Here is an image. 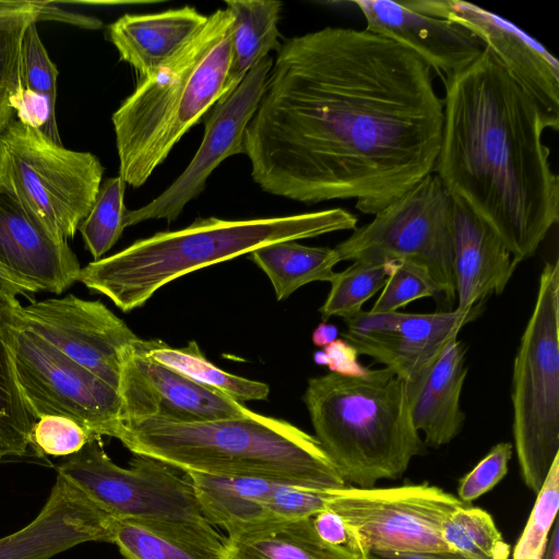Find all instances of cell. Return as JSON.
I'll list each match as a JSON object with an SVG mask.
<instances>
[{
    "label": "cell",
    "instance_id": "38",
    "mask_svg": "<svg viewBox=\"0 0 559 559\" xmlns=\"http://www.w3.org/2000/svg\"><path fill=\"white\" fill-rule=\"evenodd\" d=\"M32 22L0 25V133L14 119L10 96L21 82L20 52L23 35ZM37 23V22H36Z\"/></svg>",
    "mask_w": 559,
    "mask_h": 559
},
{
    "label": "cell",
    "instance_id": "35",
    "mask_svg": "<svg viewBox=\"0 0 559 559\" xmlns=\"http://www.w3.org/2000/svg\"><path fill=\"white\" fill-rule=\"evenodd\" d=\"M385 264L388 277L370 312H394L424 297L441 298L438 287L421 269L405 261Z\"/></svg>",
    "mask_w": 559,
    "mask_h": 559
},
{
    "label": "cell",
    "instance_id": "14",
    "mask_svg": "<svg viewBox=\"0 0 559 559\" xmlns=\"http://www.w3.org/2000/svg\"><path fill=\"white\" fill-rule=\"evenodd\" d=\"M273 66L267 56L257 63L237 88L214 105L205 121L202 142L181 175L144 206L127 211L124 227L147 219H177L185 206L204 189L212 171L227 157L245 153L243 138Z\"/></svg>",
    "mask_w": 559,
    "mask_h": 559
},
{
    "label": "cell",
    "instance_id": "12",
    "mask_svg": "<svg viewBox=\"0 0 559 559\" xmlns=\"http://www.w3.org/2000/svg\"><path fill=\"white\" fill-rule=\"evenodd\" d=\"M326 509L338 514L366 551L449 550L443 521L466 506L429 483L389 488L328 490Z\"/></svg>",
    "mask_w": 559,
    "mask_h": 559
},
{
    "label": "cell",
    "instance_id": "36",
    "mask_svg": "<svg viewBox=\"0 0 559 559\" xmlns=\"http://www.w3.org/2000/svg\"><path fill=\"white\" fill-rule=\"evenodd\" d=\"M94 437L76 421L57 415L35 420L29 436L33 455L38 459L69 456L79 452Z\"/></svg>",
    "mask_w": 559,
    "mask_h": 559
},
{
    "label": "cell",
    "instance_id": "32",
    "mask_svg": "<svg viewBox=\"0 0 559 559\" xmlns=\"http://www.w3.org/2000/svg\"><path fill=\"white\" fill-rule=\"evenodd\" d=\"M126 186L119 175L103 181L90 213L79 226L78 230L94 261L114 247L126 228Z\"/></svg>",
    "mask_w": 559,
    "mask_h": 559
},
{
    "label": "cell",
    "instance_id": "41",
    "mask_svg": "<svg viewBox=\"0 0 559 559\" xmlns=\"http://www.w3.org/2000/svg\"><path fill=\"white\" fill-rule=\"evenodd\" d=\"M60 21L84 27L87 17L63 11L46 1L0 0V25L20 22Z\"/></svg>",
    "mask_w": 559,
    "mask_h": 559
},
{
    "label": "cell",
    "instance_id": "31",
    "mask_svg": "<svg viewBox=\"0 0 559 559\" xmlns=\"http://www.w3.org/2000/svg\"><path fill=\"white\" fill-rule=\"evenodd\" d=\"M441 537L449 550L469 559H509L510 545L503 539L491 515L468 504L452 512L441 525Z\"/></svg>",
    "mask_w": 559,
    "mask_h": 559
},
{
    "label": "cell",
    "instance_id": "44",
    "mask_svg": "<svg viewBox=\"0 0 559 559\" xmlns=\"http://www.w3.org/2000/svg\"><path fill=\"white\" fill-rule=\"evenodd\" d=\"M367 559H469L451 550L440 551H376L367 554Z\"/></svg>",
    "mask_w": 559,
    "mask_h": 559
},
{
    "label": "cell",
    "instance_id": "8",
    "mask_svg": "<svg viewBox=\"0 0 559 559\" xmlns=\"http://www.w3.org/2000/svg\"><path fill=\"white\" fill-rule=\"evenodd\" d=\"M104 171L94 154L66 148L17 119L0 133V182L59 240L74 237L95 202Z\"/></svg>",
    "mask_w": 559,
    "mask_h": 559
},
{
    "label": "cell",
    "instance_id": "23",
    "mask_svg": "<svg viewBox=\"0 0 559 559\" xmlns=\"http://www.w3.org/2000/svg\"><path fill=\"white\" fill-rule=\"evenodd\" d=\"M465 354L463 343L454 338L417 379L405 382L412 421L424 435L425 445L448 444L463 428L460 399L467 374Z\"/></svg>",
    "mask_w": 559,
    "mask_h": 559
},
{
    "label": "cell",
    "instance_id": "33",
    "mask_svg": "<svg viewBox=\"0 0 559 559\" xmlns=\"http://www.w3.org/2000/svg\"><path fill=\"white\" fill-rule=\"evenodd\" d=\"M386 264L353 262L342 272L335 273L329 295L319 312L326 320L332 316L348 319L361 311L362 305L385 284Z\"/></svg>",
    "mask_w": 559,
    "mask_h": 559
},
{
    "label": "cell",
    "instance_id": "45",
    "mask_svg": "<svg viewBox=\"0 0 559 559\" xmlns=\"http://www.w3.org/2000/svg\"><path fill=\"white\" fill-rule=\"evenodd\" d=\"M0 288L15 296L22 295L27 298H32L34 294L39 292L34 286L15 276L2 264H0Z\"/></svg>",
    "mask_w": 559,
    "mask_h": 559
},
{
    "label": "cell",
    "instance_id": "28",
    "mask_svg": "<svg viewBox=\"0 0 559 559\" xmlns=\"http://www.w3.org/2000/svg\"><path fill=\"white\" fill-rule=\"evenodd\" d=\"M250 259L267 275L276 299L284 300L312 282H331L341 259L333 248L308 247L295 240L261 247Z\"/></svg>",
    "mask_w": 559,
    "mask_h": 559
},
{
    "label": "cell",
    "instance_id": "1",
    "mask_svg": "<svg viewBox=\"0 0 559 559\" xmlns=\"http://www.w3.org/2000/svg\"><path fill=\"white\" fill-rule=\"evenodd\" d=\"M442 123L419 57L366 28L328 26L281 45L243 147L263 191L354 200L376 215L433 173Z\"/></svg>",
    "mask_w": 559,
    "mask_h": 559
},
{
    "label": "cell",
    "instance_id": "9",
    "mask_svg": "<svg viewBox=\"0 0 559 559\" xmlns=\"http://www.w3.org/2000/svg\"><path fill=\"white\" fill-rule=\"evenodd\" d=\"M341 261L408 262L425 271L451 307L455 300L452 195L430 174L402 197L356 227L334 248Z\"/></svg>",
    "mask_w": 559,
    "mask_h": 559
},
{
    "label": "cell",
    "instance_id": "43",
    "mask_svg": "<svg viewBox=\"0 0 559 559\" xmlns=\"http://www.w3.org/2000/svg\"><path fill=\"white\" fill-rule=\"evenodd\" d=\"M357 350L345 340H335L322 350L314 353L313 359L318 365L328 366L330 372L342 376H361L367 368L358 361Z\"/></svg>",
    "mask_w": 559,
    "mask_h": 559
},
{
    "label": "cell",
    "instance_id": "30",
    "mask_svg": "<svg viewBox=\"0 0 559 559\" xmlns=\"http://www.w3.org/2000/svg\"><path fill=\"white\" fill-rule=\"evenodd\" d=\"M16 300L15 295L0 288V462L28 455L31 429L35 421L23 401L3 340L5 312Z\"/></svg>",
    "mask_w": 559,
    "mask_h": 559
},
{
    "label": "cell",
    "instance_id": "2",
    "mask_svg": "<svg viewBox=\"0 0 559 559\" xmlns=\"http://www.w3.org/2000/svg\"><path fill=\"white\" fill-rule=\"evenodd\" d=\"M442 80L433 174L520 263L535 254L559 218V177L543 141L546 129L558 131L559 123L486 47L473 63Z\"/></svg>",
    "mask_w": 559,
    "mask_h": 559
},
{
    "label": "cell",
    "instance_id": "47",
    "mask_svg": "<svg viewBox=\"0 0 559 559\" xmlns=\"http://www.w3.org/2000/svg\"><path fill=\"white\" fill-rule=\"evenodd\" d=\"M544 559H559V525L555 522Z\"/></svg>",
    "mask_w": 559,
    "mask_h": 559
},
{
    "label": "cell",
    "instance_id": "4",
    "mask_svg": "<svg viewBox=\"0 0 559 559\" xmlns=\"http://www.w3.org/2000/svg\"><path fill=\"white\" fill-rule=\"evenodd\" d=\"M356 227V215L341 207L251 219L199 217L185 228L156 233L88 263L78 281L130 312L160 287L191 272L275 242Z\"/></svg>",
    "mask_w": 559,
    "mask_h": 559
},
{
    "label": "cell",
    "instance_id": "40",
    "mask_svg": "<svg viewBox=\"0 0 559 559\" xmlns=\"http://www.w3.org/2000/svg\"><path fill=\"white\" fill-rule=\"evenodd\" d=\"M56 96L26 88L22 83L10 96V106L17 120L39 130L52 142L62 145L55 115Z\"/></svg>",
    "mask_w": 559,
    "mask_h": 559
},
{
    "label": "cell",
    "instance_id": "15",
    "mask_svg": "<svg viewBox=\"0 0 559 559\" xmlns=\"http://www.w3.org/2000/svg\"><path fill=\"white\" fill-rule=\"evenodd\" d=\"M481 305L469 311L431 313L360 311L344 319L342 334L359 355L391 370L405 382L417 379L442 353L464 325L480 314Z\"/></svg>",
    "mask_w": 559,
    "mask_h": 559
},
{
    "label": "cell",
    "instance_id": "34",
    "mask_svg": "<svg viewBox=\"0 0 559 559\" xmlns=\"http://www.w3.org/2000/svg\"><path fill=\"white\" fill-rule=\"evenodd\" d=\"M558 508L559 457L554 461L537 492L527 523L513 549L512 559H544Z\"/></svg>",
    "mask_w": 559,
    "mask_h": 559
},
{
    "label": "cell",
    "instance_id": "13",
    "mask_svg": "<svg viewBox=\"0 0 559 559\" xmlns=\"http://www.w3.org/2000/svg\"><path fill=\"white\" fill-rule=\"evenodd\" d=\"M15 313L68 358L119 390L124 356L140 337L103 302L69 294L19 302Z\"/></svg>",
    "mask_w": 559,
    "mask_h": 559
},
{
    "label": "cell",
    "instance_id": "37",
    "mask_svg": "<svg viewBox=\"0 0 559 559\" xmlns=\"http://www.w3.org/2000/svg\"><path fill=\"white\" fill-rule=\"evenodd\" d=\"M22 85L38 93L57 96L59 70L51 61L39 37L36 22L25 28L20 52Z\"/></svg>",
    "mask_w": 559,
    "mask_h": 559
},
{
    "label": "cell",
    "instance_id": "7",
    "mask_svg": "<svg viewBox=\"0 0 559 559\" xmlns=\"http://www.w3.org/2000/svg\"><path fill=\"white\" fill-rule=\"evenodd\" d=\"M512 432L522 478L537 493L559 457V263L546 262L513 362Z\"/></svg>",
    "mask_w": 559,
    "mask_h": 559
},
{
    "label": "cell",
    "instance_id": "46",
    "mask_svg": "<svg viewBox=\"0 0 559 559\" xmlns=\"http://www.w3.org/2000/svg\"><path fill=\"white\" fill-rule=\"evenodd\" d=\"M338 334L337 328L334 324L320 323L312 333V342L318 347H325L336 340Z\"/></svg>",
    "mask_w": 559,
    "mask_h": 559
},
{
    "label": "cell",
    "instance_id": "27",
    "mask_svg": "<svg viewBox=\"0 0 559 559\" xmlns=\"http://www.w3.org/2000/svg\"><path fill=\"white\" fill-rule=\"evenodd\" d=\"M228 539V559H367V554L323 542L313 527L312 516Z\"/></svg>",
    "mask_w": 559,
    "mask_h": 559
},
{
    "label": "cell",
    "instance_id": "29",
    "mask_svg": "<svg viewBox=\"0 0 559 559\" xmlns=\"http://www.w3.org/2000/svg\"><path fill=\"white\" fill-rule=\"evenodd\" d=\"M134 346L150 359L209 388L218 390L238 402L266 400V383L229 373L209 361L197 342L175 348L160 340L139 338Z\"/></svg>",
    "mask_w": 559,
    "mask_h": 559
},
{
    "label": "cell",
    "instance_id": "24",
    "mask_svg": "<svg viewBox=\"0 0 559 559\" xmlns=\"http://www.w3.org/2000/svg\"><path fill=\"white\" fill-rule=\"evenodd\" d=\"M193 7L151 14H124L108 26L120 59L146 79L166 63L206 22Z\"/></svg>",
    "mask_w": 559,
    "mask_h": 559
},
{
    "label": "cell",
    "instance_id": "42",
    "mask_svg": "<svg viewBox=\"0 0 559 559\" xmlns=\"http://www.w3.org/2000/svg\"><path fill=\"white\" fill-rule=\"evenodd\" d=\"M312 524L323 542L355 552L368 554L356 535L334 511L324 509L317 513L312 516Z\"/></svg>",
    "mask_w": 559,
    "mask_h": 559
},
{
    "label": "cell",
    "instance_id": "19",
    "mask_svg": "<svg viewBox=\"0 0 559 559\" xmlns=\"http://www.w3.org/2000/svg\"><path fill=\"white\" fill-rule=\"evenodd\" d=\"M114 518L57 474L35 519L0 538V559H50L87 542H112Z\"/></svg>",
    "mask_w": 559,
    "mask_h": 559
},
{
    "label": "cell",
    "instance_id": "18",
    "mask_svg": "<svg viewBox=\"0 0 559 559\" xmlns=\"http://www.w3.org/2000/svg\"><path fill=\"white\" fill-rule=\"evenodd\" d=\"M0 264L39 292L61 294L81 265L68 241L56 238L17 194L0 182Z\"/></svg>",
    "mask_w": 559,
    "mask_h": 559
},
{
    "label": "cell",
    "instance_id": "22",
    "mask_svg": "<svg viewBox=\"0 0 559 559\" xmlns=\"http://www.w3.org/2000/svg\"><path fill=\"white\" fill-rule=\"evenodd\" d=\"M452 243L455 310L469 311L504 290L519 263L489 225L455 197Z\"/></svg>",
    "mask_w": 559,
    "mask_h": 559
},
{
    "label": "cell",
    "instance_id": "20",
    "mask_svg": "<svg viewBox=\"0 0 559 559\" xmlns=\"http://www.w3.org/2000/svg\"><path fill=\"white\" fill-rule=\"evenodd\" d=\"M366 29L407 48L444 79L473 63L484 44L467 28L447 19L419 13L401 1H352Z\"/></svg>",
    "mask_w": 559,
    "mask_h": 559
},
{
    "label": "cell",
    "instance_id": "3",
    "mask_svg": "<svg viewBox=\"0 0 559 559\" xmlns=\"http://www.w3.org/2000/svg\"><path fill=\"white\" fill-rule=\"evenodd\" d=\"M117 439L133 454L185 473L262 478L316 490L346 484L314 436L252 411L197 423L156 417L128 421Z\"/></svg>",
    "mask_w": 559,
    "mask_h": 559
},
{
    "label": "cell",
    "instance_id": "21",
    "mask_svg": "<svg viewBox=\"0 0 559 559\" xmlns=\"http://www.w3.org/2000/svg\"><path fill=\"white\" fill-rule=\"evenodd\" d=\"M209 523L228 537L290 520L293 486L262 478L187 473Z\"/></svg>",
    "mask_w": 559,
    "mask_h": 559
},
{
    "label": "cell",
    "instance_id": "5",
    "mask_svg": "<svg viewBox=\"0 0 559 559\" xmlns=\"http://www.w3.org/2000/svg\"><path fill=\"white\" fill-rule=\"evenodd\" d=\"M234 19L217 9L195 34L112 114L119 176L143 186L183 134L222 97Z\"/></svg>",
    "mask_w": 559,
    "mask_h": 559
},
{
    "label": "cell",
    "instance_id": "6",
    "mask_svg": "<svg viewBox=\"0 0 559 559\" xmlns=\"http://www.w3.org/2000/svg\"><path fill=\"white\" fill-rule=\"evenodd\" d=\"M302 400L314 438L343 479L356 487L401 477L425 452L406 383L388 368L310 378Z\"/></svg>",
    "mask_w": 559,
    "mask_h": 559
},
{
    "label": "cell",
    "instance_id": "16",
    "mask_svg": "<svg viewBox=\"0 0 559 559\" xmlns=\"http://www.w3.org/2000/svg\"><path fill=\"white\" fill-rule=\"evenodd\" d=\"M419 13L455 22L472 32L559 123V62L536 39L506 19L459 0H404Z\"/></svg>",
    "mask_w": 559,
    "mask_h": 559
},
{
    "label": "cell",
    "instance_id": "17",
    "mask_svg": "<svg viewBox=\"0 0 559 559\" xmlns=\"http://www.w3.org/2000/svg\"><path fill=\"white\" fill-rule=\"evenodd\" d=\"M118 391L122 424L150 417L176 423L209 421L238 418L250 412L227 394L150 359L134 344L124 356Z\"/></svg>",
    "mask_w": 559,
    "mask_h": 559
},
{
    "label": "cell",
    "instance_id": "11",
    "mask_svg": "<svg viewBox=\"0 0 559 559\" xmlns=\"http://www.w3.org/2000/svg\"><path fill=\"white\" fill-rule=\"evenodd\" d=\"M178 471L140 454L121 467L107 455L100 436L57 467L58 475L114 519L207 522L189 476Z\"/></svg>",
    "mask_w": 559,
    "mask_h": 559
},
{
    "label": "cell",
    "instance_id": "39",
    "mask_svg": "<svg viewBox=\"0 0 559 559\" xmlns=\"http://www.w3.org/2000/svg\"><path fill=\"white\" fill-rule=\"evenodd\" d=\"M513 445L500 442L459 481L457 498L468 504L491 490L508 473Z\"/></svg>",
    "mask_w": 559,
    "mask_h": 559
},
{
    "label": "cell",
    "instance_id": "26",
    "mask_svg": "<svg viewBox=\"0 0 559 559\" xmlns=\"http://www.w3.org/2000/svg\"><path fill=\"white\" fill-rule=\"evenodd\" d=\"M234 19L230 61L222 97L227 98L248 72L272 50L281 48L277 24L283 3L270 0H226Z\"/></svg>",
    "mask_w": 559,
    "mask_h": 559
},
{
    "label": "cell",
    "instance_id": "10",
    "mask_svg": "<svg viewBox=\"0 0 559 559\" xmlns=\"http://www.w3.org/2000/svg\"><path fill=\"white\" fill-rule=\"evenodd\" d=\"M19 302L5 312L3 340L31 416H64L94 436L117 438L122 425L119 391L29 330L15 313Z\"/></svg>",
    "mask_w": 559,
    "mask_h": 559
},
{
    "label": "cell",
    "instance_id": "25",
    "mask_svg": "<svg viewBox=\"0 0 559 559\" xmlns=\"http://www.w3.org/2000/svg\"><path fill=\"white\" fill-rule=\"evenodd\" d=\"M123 559H228L229 539L209 522L114 519Z\"/></svg>",
    "mask_w": 559,
    "mask_h": 559
}]
</instances>
